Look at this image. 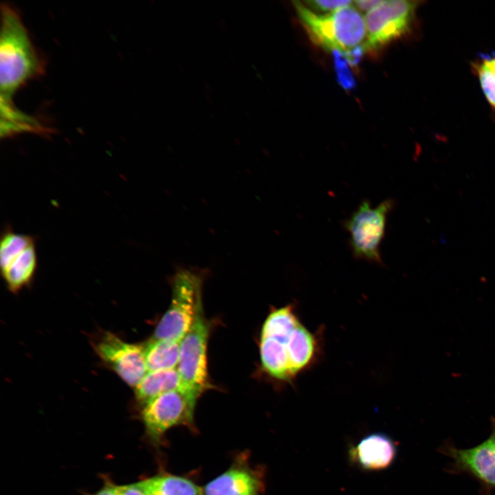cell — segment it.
Segmentation results:
<instances>
[{"mask_svg": "<svg viewBox=\"0 0 495 495\" xmlns=\"http://www.w3.org/2000/svg\"><path fill=\"white\" fill-rule=\"evenodd\" d=\"M36 266V252L35 243H33L1 268L9 289L16 293L27 286L33 279Z\"/></svg>", "mask_w": 495, "mask_h": 495, "instance_id": "14", "label": "cell"}, {"mask_svg": "<svg viewBox=\"0 0 495 495\" xmlns=\"http://www.w3.org/2000/svg\"><path fill=\"white\" fill-rule=\"evenodd\" d=\"M289 332L276 336L261 338L260 355L264 370L272 378L291 383L293 377L287 352Z\"/></svg>", "mask_w": 495, "mask_h": 495, "instance_id": "12", "label": "cell"}, {"mask_svg": "<svg viewBox=\"0 0 495 495\" xmlns=\"http://www.w3.org/2000/svg\"><path fill=\"white\" fill-rule=\"evenodd\" d=\"M119 495H148L139 481L128 485H118Z\"/></svg>", "mask_w": 495, "mask_h": 495, "instance_id": "23", "label": "cell"}, {"mask_svg": "<svg viewBox=\"0 0 495 495\" xmlns=\"http://www.w3.org/2000/svg\"><path fill=\"white\" fill-rule=\"evenodd\" d=\"M34 243L33 237L14 232L10 228H6L0 242V265L4 267L11 258Z\"/></svg>", "mask_w": 495, "mask_h": 495, "instance_id": "19", "label": "cell"}, {"mask_svg": "<svg viewBox=\"0 0 495 495\" xmlns=\"http://www.w3.org/2000/svg\"><path fill=\"white\" fill-rule=\"evenodd\" d=\"M383 1L377 0H362L354 1L355 6L361 11L370 12Z\"/></svg>", "mask_w": 495, "mask_h": 495, "instance_id": "25", "label": "cell"}, {"mask_svg": "<svg viewBox=\"0 0 495 495\" xmlns=\"http://www.w3.org/2000/svg\"><path fill=\"white\" fill-rule=\"evenodd\" d=\"M334 66L338 82L346 89H351L355 85V80L345 58L338 51H333Z\"/></svg>", "mask_w": 495, "mask_h": 495, "instance_id": "20", "label": "cell"}, {"mask_svg": "<svg viewBox=\"0 0 495 495\" xmlns=\"http://www.w3.org/2000/svg\"><path fill=\"white\" fill-rule=\"evenodd\" d=\"M351 1H308L307 7L311 10L333 12L341 8L350 6Z\"/></svg>", "mask_w": 495, "mask_h": 495, "instance_id": "21", "label": "cell"}, {"mask_svg": "<svg viewBox=\"0 0 495 495\" xmlns=\"http://www.w3.org/2000/svg\"><path fill=\"white\" fill-rule=\"evenodd\" d=\"M364 51V45H358L351 50L341 53L349 65L352 67L356 66L359 63Z\"/></svg>", "mask_w": 495, "mask_h": 495, "instance_id": "22", "label": "cell"}, {"mask_svg": "<svg viewBox=\"0 0 495 495\" xmlns=\"http://www.w3.org/2000/svg\"><path fill=\"white\" fill-rule=\"evenodd\" d=\"M94 348L102 362L131 387L135 388L148 372L144 346L105 332L96 340Z\"/></svg>", "mask_w": 495, "mask_h": 495, "instance_id": "8", "label": "cell"}, {"mask_svg": "<svg viewBox=\"0 0 495 495\" xmlns=\"http://www.w3.org/2000/svg\"><path fill=\"white\" fill-rule=\"evenodd\" d=\"M87 495H119L118 485L115 484L109 478H104L102 487L96 492Z\"/></svg>", "mask_w": 495, "mask_h": 495, "instance_id": "24", "label": "cell"}, {"mask_svg": "<svg viewBox=\"0 0 495 495\" xmlns=\"http://www.w3.org/2000/svg\"><path fill=\"white\" fill-rule=\"evenodd\" d=\"M445 451L458 468L471 472L486 484L495 487V445L490 437L471 448L459 449L448 446Z\"/></svg>", "mask_w": 495, "mask_h": 495, "instance_id": "11", "label": "cell"}, {"mask_svg": "<svg viewBox=\"0 0 495 495\" xmlns=\"http://www.w3.org/2000/svg\"><path fill=\"white\" fill-rule=\"evenodd\" d=\"M199 395L181 387L165 393L142 407L145 433L155 446L163 441L168 430L177 426L194 428V413Z\"/></svg>", "mask_w": 495, "mask_h": 495, "instance_id": "4", "label": "cell"}, {"mask_svg": "<svg viewBox=\"0 0 495 495\" xmlns=\"http://www.w3.org/2000/svg\"><path fill=\"white\" fill-rule=\"evenodd\" d=\"M292 3L311 40L324 50L346 52L366 38L364 18L353 6L318 14L300 1H294Z\"/></svg>", "mask_w": 495, "mask_h": 495, "instance_id": "2", "label": "cell"}, {"mask_svg": "<svg viewBox=\"0 0 495 495\" xmlns=\"http://www.w3.org/2000/svg\"><path fill=\"white\" fill-rule=\"evenodd\" d=\"M418 2L383 1L364 16L365 51H376L406 34L411 25Z\"/></svg>", "mask_w": 495, "mask_h": 495, "instance_id": "7", "label": "cell"}, {"mask_svg": "<svg viewBox=\"0 0 495 495\" xmlns=\"http://www.w3.org/2000/svg\"><path fill=\"white\" fill-rule=\"evenodd\" d=\"M1 20L0 100H12L27 80L43 74L45 65L19 13L3 4Z\"/></svg>", "mask_w": 495, "mask_h": 495, "instance_id": "1", "label": "cell"}, {"mask_svg": "<svg viewBox=\"0 0 495 495\" xmlns=\"http://www.w3.org/2000/svg\"><path fill=\"white\" fill-rule=\"evenodd\" d=\"M209 334L210 324L204 316L201 301L192 326L181 340L177 366L182 387L199 396L212 387L207 366Z\"/></svg>", "mask_w": 495, "mask_h": 495, "instance_id": "6", "label": "cell"}, {"mask_svg": "<svg viewBox=\"0 0 495 495\" xmlns=\"http://www.w3.org/2000/svg\"><path fill=\"white\" fill-rule=\"evenodd\" d=\"M353 463L364 470L376 471L388 468L394 461L397 446L388 435L374 432L363 437L349 451Z\"/></svg>", "mask_w": 495, "mask_h": 495, "instance_id": "10", "label": "cell"}, {"mask_svg": "<svg viewBox=\"0 0 495 495\" xmlns=\"http://www.w3.org/2000/svg\"><path fill=\"white\" fill-rule=\"evenodd\" d=\"M394 205L393 199H387L373 208L368 200H364L344 221L343 227L349 234V245L355 258L382 263L380 245L388 214Z\"/></svg>", "mask_w": 495, "mask_h": 495, "instance_id": "5", "label": "cell"}, {"mask_svg": "<svg viewBox=\"0 0 495 495\" xmlns=\"http://www.w3.org/2000/svg\"><path fill=\"white\" fill-rule=\"evenodd\" d=\"M490 437L492 438V439L495 445V419H492V434L490 435Z\"/></svg>", "mask_w": 495, "mask_h": 495, "instance_id": "26", "label": "cell"}, {"mask_svg": "<svg viewBox=\"0 0 495 495\" xmlns=\"http://www.w3.org/2000/svg\"><path fill=\"white\" fill-rule=\"evenodd\" d=\"M181 340H151L145 346L148 371L176 368L179 362Z\"/></svg>", "mask_w": 495, "mask_h": 495, "instance_id": "17", "label": "cell"}, {"mask_svg": "<svg viewBox=\"0 0 495 495\" xmlns=\"http://www.w3.org/2000/svg\"><path fill=\"white\" fill-rule=\"evenodd\" d=\"M208 270L177 265L170 278V307L158 322L152 340H182L194 321L202 301V287Z\"/></svg>", "mask_w": 495, "mask_h": 495, "instance_id": "3", "label": "cell"}, {"mask_svg": "<svg viewBox=\"0 0 495 495\" xmlns=\"http://www.w3.org/2000/svg\"><path fill=\"white\" fill-rule=\"evenodd\" d=\"M182 387L177 368L148 371L135 387V399L142 407L157 397Z\"/></svg>", "mask_w": 495, "mask_h": 495, "instance_id": "15", "label": "cell"}, {"mask_svg": "<svg viewBox=\"0 0 495 495\" xmlns=\"http://www.w3.org/2000/svg\"><path fill=\"white\" fill-rule=\"evenodd\" d=\"M1 138H7L23 133H32L48 135L53 130L43 125L35 118L18 109L12 100H0Z\"/></svg>", "mask_w": 495, "mask_h": 495, "instance_id": "13", "label": "cell"}, {"mask_svg": "<svg viewBox=\"0 0 495 495\" xmlns=\"http://www.w3.org/2000/svg\"><path fill=\"white\" fill-rule=\"evenodd\" d=\"M473 69L485 98L495 109V52L480 56Z\"/></svg>", "mask_w": 495, "mask_h": 495, "instance_id": "18", "label": "cell"}, {"mask_svg": "<svg viewBox=\"0 0 495 495\" xmlns=\"http://www.w3.org/2000/svg\"><path fill=\"white\" fill-rule=\"evenodd\" d=\"M148 495H204V490L190 479L160 473L139 481Z\"/></svg>", "mask_w": 495, "mask_h": 495, "instance_id": "16", "label": "cell"}, {"mask_svg": "<svg viewBox=\"0 0 495 495\" xmlns=\"http://www.w3.org/2000/svg\"><path fill=\"white\" fill-rule=\"evenodd\" d=\"M245 452L236 456L224 472L204 487V495H263L264 471L253 468Z\"/></svg>", "mask_w": 495, "mask_h": 495, "instance_id": "9", "label": "cell"}]
</instances>
